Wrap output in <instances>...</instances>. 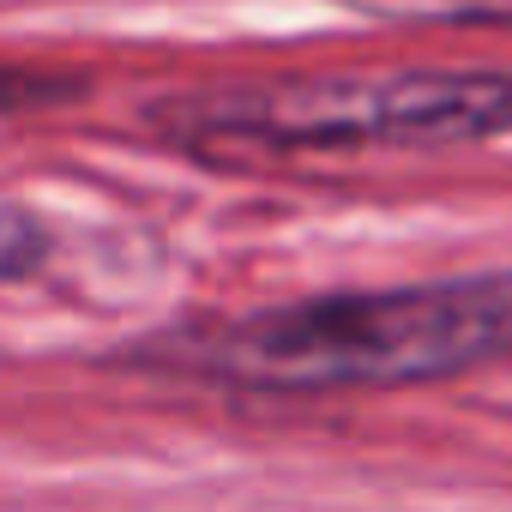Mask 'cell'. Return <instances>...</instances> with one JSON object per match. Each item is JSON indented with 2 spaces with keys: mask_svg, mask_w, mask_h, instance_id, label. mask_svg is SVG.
Returning <instances> with one entry per match:
<instances>
[{
  "mask_svg": "<svg viewBox=\"0 0 512 512\" xmlns=\"http://www.w3.org/2000/svg\"><path fill=\"white\" fill-rule=\"evenodd\" d=\"M512 356V266L434 284L326 290L139 338L127 362L223 392L314 398L428 386Z\"/></svg>",
  "mask_w": 512,
  "mask_h": 512,
  "instance_id": "cell-1",
  "label": "cell"
},
{
  "mask_svg": "<svg viewBox=\"0 0 512 512\" xmlns=\"http://www.w3.org/2000/svg\"><path fill=\"white\" fill-rule=\"evenodd\" d=\"M145 127L157 145L211 169H247L278 157H350V151H446L512 133V73L404 67V73L175 91L145 103Z\"/></svg>",
  "mask_w": 512,
  "mask_h": 512,
  "instance_id": "cell-2",
  "label": "cell"
},
{
  "mask_svg": "<svg viewBox=\"0 0 512 512\" xmlns=\"http://www.w3.org/2000/svg\"><path fill=\"white\" fill-rule=\"evenodd\" d=\"M85 91H91V85H85L79 73L0 61V121H13V115H49V109H73V103H85Z\"/></svg>",
  "mask_w": 512,
  "mask_h": 512,
  "instance_id": "cell-3",
  "label": "cell"
},
{
  "mask_svg": "<svg viewBox=\"0 0 512 512\" xmlns=\"http://www.w3.org/2000/svg\"><path fill=\"white\" fill-rule=\"evenodd\" d=\"M43 229L31 217H0V278H25L43 260Z\"/></svg>",
  "mask_w": 512,
  "mask_h": 512,
  "instance_id": "cell-4",
  "label": "cell"
}]
</instances>
